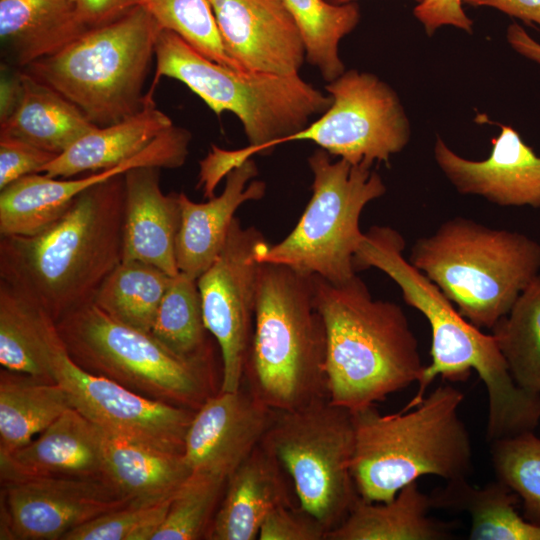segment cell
I'll use <instances>...</instances> for the list:
<instances>
[{
	"mask_svg": "<svg viewBox=\"0 0 540 540\" xmlns=\"http://www.w3.org/2000/svg\"><path fill=\"white\" fill-rule=\"evenodd\" d=\"M123 175L79 194L39 232L0 238V280L55 322L91 303L122 261Z\"/></svg>",
	"mask_w": 540,
	"mask_h": 540,
	"instance_id": "obj_1",
	"label": "cell"
},
{
	"mask_svg": "<svg viewBox=\"0 0 540 540\" xmlns=\"http://www.w3.org/2000/svg\"><path fill=\"white\" fill-rule=\"evenodd\" d=\"M312 281L331 403L356 412L418 382L425 365L401 306L374 299L357 274L342 284L316 275Z\"/></svg>",
	"mask_w": 540,
	"mask_h": 540,
	"instance_id": "obj_2",
	"label": "cell"
},
{
	"mask_svg": "<svg viewBox=\"0 0 540 540\" xmlns=\"http://www.w3.org/2000/svg\"><path fill=\"white\" fill-rule=\"evenodd\" d=\"M153 87L161 77L184 83L216 114L232 112L241 121L249 146L225 150L211 146L208 166L224 178L256 153L275 146L323 114L332 99L298 75L278 76L238 71L203 56L176 33L161 29L155 44Z\"/></svg>",
	"mask_w": 540,
	"mask_h": 540,
	"instance_id": "obj_3",
	"label": "cell"
},
{
	"mask_svg": "<svg viewBox=\"0 0 540 540\" xmlns=\"http://www.w3.org/2000/svg\"><path fill=\"white\" fill-rule=\"evenodd\" d=\"M464 394L438 386L410 410L381 414L375 405L351 412L355 430L352 474L359 496L387 502L424 475L467 480L473 451L459 409Z\"/></svg>",
	"mask_w": 540,
	"mask_h": 540,
	"instance_id": "obj_4",
	"label": "cell"
},
{
	"mask_svg": "<svg viewBox=\"0 0 540 540\" xmlns=\"http://www.w3.org/2000/svg\"><path fill=\"white\" fill-rule=\"evenodd\" d=\"M244 380L253 395L276 411L328 398L326 332L315 305L312 275L259 264Z\"/></svg>",
	"mask_w": 540,
	"mask_h": 540,
	"instance_id": "obj_5",
	"label": "cell"
},
{
	"mask_svg": "<svg viewBox=\"0 0 540 540\" xmlns=\"http://www.w3.org/2000/svg\"><path fill=\"white\" fill-rule=\"evenodd\" d=\"M408 260L464 318L491 330L540 273V244L520 232L457 216L418 238Z\"/></svg>",
	"mask_w": 540,
	"mask_h": 540,
	"instance_id": "obj_6",
	"label": "cell"
},
{
	"mask_svg": "<svg viewBox=\"0 0 540 540\" xmlns=\"http://www.w3.org/2000/svg\"><path fill=\"white\" fill-rule=\"evenodd\" d=\"M161 29L146 6H137L23 70L73 103L95 126L115 124L145 105L143 87Z\"/></svg>",
	"mask_w": 540,
	"mask_h": 540,
	"instance_id": "obj_7",
	"label": "cell"
},
{
	"mask_svg": "<svg viewBox=\"0 0 540 540\" xmlns=\"http://www.w3.org/2000/svg\"><path fill=\"white\" fill-rule=\"evenodd\" d=\"M56 326L79 367L139 395L196 411L217 393L213 359H184L151 332L116 321L92 302L66 314Z\"/></svg>",
	"mask_w": 540,
	"mask_h": 540,
	"instance_id": "obj_8",
	"label": "cell"
},
{
	"mask_svg": "<svg viewBox=\"0 0 540 540\" xmlns=\"http://www.w3.org/2000/svg\"><path fill=\"white\" fill-rule=\"evenodd\" d=\"M308 163L312 196L302 216L282 241L268 243L256 258L342 284L357 274L354 255L364 236L361 213L385 194L386 186L371 167L341 158L333 162L322 148L308 157Z\"/></svg>",
	"mask_w": 540,
	"mask_h": 540,
	"instance_id": "obj_9",
	"label": "cell"
},
{
	"mask_svg": "<svg viewBox=\"0 0 540 540\" xmlns=\"http://www.w3.org/2000/svg\"><path fill=\"white\" fill-rule=\"evenodd\" d=\"M261 443L283 466L299 506L328 532L347 517L360 498L352 474L355 430L349 410L326 398L276 411Z\"/></svg>",
	"mask_w": 540,
	"mask_h": 540,
	"instance_id": "obj_10",
	"label": "cell"
},
{
	"mask_svg": "<svg viewBox=\"0 0 540 540\" xmlns=\"http://www.w3.org/2000/svg\"><path fill=\"white\" fill-rule=\"evenodd\" d=\"M325 90L330 107L283 143L312 141L330 155L369 167L388 163L408 144L410 123L400 99L376 75L351 69L328 82Z\"/></svg>",
	"mask_w": 540,
	"mask_h": 540,
	"instance_id": "obj_11",
	"label": "cell"
},
{
	"mask_svg": "<svg viewBox=\"0 0 540 540\" xmlns=\"http://www.w3.org/2000/svg\"><path fill=\"white\" fill-rule=\"evenodd\" d=\"M267 244L261 231L244 228L235 217L220 255L197 279L204 323L221 352V391L238 390L244 380L255 321L256 256Z\"/></svg>",
	"mask_w": 540,
	"mask_h": 540,
	"instance_id": "obj_12",
	"label": "cell"
},
{
	"mask_svg": "<svg viewBox=\"0 0 540 540\" xmlns=\"http://www.w3.org/2000/svg\"><path fill=\"white\" fill-rule=\"evenodd\" d=\"M52 376L73 408L102 431L173 454H183L195 411L139 395L79 367L63 342L52 358Z\"/></svg>",
	"mask_w": 540,
	"mask_h": 540,
	"instance_id": "obj_13",
	"label": "cell"
},
{
	"mask_svg": "<svg viewBox=\"0 0 540 540\" xmlns=\"http://www.w3.org/2000/svg\"><path fill=\"white\" fill-rule=\"evenodd\" d=\"M1 539L62 540L73 529L133 501L106 478L4 483Z\"/></svg>",
	"mask_w": 540,
	"mask_h": 540,
	"instance_id": "obj_14",
	"label": "cell"
},
{
	"mask_svg": "<svg viewBox=\"0 0 540 540\" xmlns=\"http://www.w3.org/2000/svg\"><path fill=\"white\" fill-rule=\"evenodd\" d=\"M190 141V132L174 125L131 159L85 177L24 176L0 190V236L39 232L60 217L79 194L132 168H179L188 157Z\"/></svg>",
	"mask_w": 540,
	"mask_h": 540,
	"instance_id": "obj_15",
	"label": "cell"
},
{
	"mask_svg": "<svg viewBox=\"0 0 540 540\" xmlns=\"http://www.w3.org/2000/svg\"><path fill=\"white\" fill-rule=\"evenodd\" d=\"M227 55L241 71L298 75L306 59L284 0H209Z\"/></svg>",
	"mask_w": 540,
	"mask_h": 540,
	"instance_id": "obj_16",
	"label": "cell"
},
{
	"mask_svg": "<svg viewBox=\"0 0 540 540\" xmlns=\"http://www.w3.org/2000/svg\"><path fill=\"white\" fill-rule=\"evenodd\" d=\"M275 413L243 386L210 396L185 437L183 457L191 472L228 478L262 442Z\"/></svg>",
	"mask_w": 540,
	"mask_h": 540,
	"instance_id": "obj_17",
	"label": "cell"
},
{
	"mask_svg": "<svg viewBox=\"0 0 540 540\" xmlns=\"http://www.w3.org/2000/svg\"><path fill=\"white\" fill-rule=\"evenodd\" d=\"M492 139L480 161L461 157L437 136L434 158L444 176L464 195L480 196L501 207L540 208V157L511 126Z\"/></svg>",
	"mask_w": 540,
	"mask_h": 540,
	"instance_id": "obj_18",
	"label": "cell"
},
{
	"mask_svg": "<svg viewBox=\"0 0 540 540\" xmlns=\"http://www.w3.org/2000/svg\"><path fill=\"white\" fill-rule=\"evenodd\" d=\"M0 475L3 483L106 478L102 431L75 408H69L24 446L0 453Z\"/></svg>",
	"mask_w": 540,
	"mask_h": 540,
	"instance_id": "obj_19",
	"label": "cell"
},
{
	"mask_svg": "<svg viewBox=\"0 0 540 540\" xmlns=\"http://www.w3.org/2000/svg\"><path fill=\"white\" fill-rule=\"evenodd\" d=\"M160 168L139 166L124 173L122 260L179 273L176 242L181 224L179 193L164 194Z\"/></svg>",
	"mask_w": 540,
	"mask_h": 540,
	"instance_id": "obj_20",
	"label": "cell"
},
{
	"mask_svg": "<svg viewBox=\"0 0 540 540\" xmlns=\"http://www.w3.org/2000/svg\"><path fill=\"white\" fill-rule=\"evenodd\" d=\"M257 175V165L249 158L226 175L219 196L195 203L185 193H179L181 224L176 242L179 272L197 280L211 267L224 248L237 209L265 195V182L253 180Z\"/></svg>",
	"mask_w": 540,
	"mask_h": 540,
	"instance_id": "obj_21",
	"label": "cell"
},
{
	"mask_svg": "<svg viewBox=\"0 0 540 540\" xmlns=\"http://www.w3.org/2000/svg\"><path fill=\"white\" fill-rule=\"evenodd\" d=\"M288 478L279 460L260 443L227 478L206 539H256L269 512L292 504Z\"/></svg>",
	"mask_w": 540,
	"mask_h": 540,
	"instance_id": "obj_22",
	"label": "cell"
},
{
	"mask_svg": "<svg viewBox=\"0 0 540 540\" xmlns=\"http://www.w3.org/2000/svg\"><path fill=\"white\" fill-rule=\"evenodd\" d=\"M146 94L145 105L139 112L118 123L96 127L53 159L41 173L51 178H68L83 172H97L143 151L174 126L170 117L157 108L153 92Z\"/></svg>",
	"mask_w": 540,
	"mask_h": 540,
	"instance_id": "obj_23",
	"label": "cell"
},
{
	"mask_svg": "<svg viewBox=\"0 0 540 540\" xmlns=\"http://www.w3.org/2000/svg\"><path fill=\"white\" fill-rule=\"evenodd\" d=\"M434 508L431 494L417 481L403 487L387 502L361 497L347 517L327 534L326 540H445L452 536L449 523L429 516Z\"/></svg>",
	"mask_w": 540,
	"mask_h": 540,
	"instance_id": "obj_24",
	"label": "cell"
},
{
	"mask_svg": "<svg viewBox=\"0 0 540 540\" xmlns=\"http://www.w3.org/2000/svg\"><path fill=\"white\" fill-rule=\"evenodd\" d=\"M87 29L74 0H0V38L22 68L55 53Z\"/></svg>",
	"mask_w": 540,
	"mask_h": 540,
	"instance_id": "obj_25",
	"label": "cell"
},
{
	"mask_svg": "<svg viewBox=\"0 0 540 540\" xmlns=\"http://www.w3.org/2000/svg\"><path fill=\"white\" fill-rule=\"evenodd\" d=\"M102 436L106 478L135 503L157 504L172 499L191 473L183 454L104 431Z\"/></svg>",
	"mask_w": 540,
	"mask_h": 540,
	"instance_id": "obj_26",
	"label": "cell"
},
{
	"mask_svg": "<svg viewBox=\"0 0 540 540\" xmlns=\"http://www.w3.org/2000/svg\"><path fill=\"white\" fill-rule=\"evenodd\" d=\"M62 340L56 322L0 280V363L3 368L54 381L52 358Z\"/></svg>",
	"mask_w": 540,
	"mask_h": 540,
	"instance_id": "obj_27",
	"label": "cell"
},
{
	"mask_svg": "<svg viewBox=\"0 0 540 540\" xmlns=\"http://www.w3.org/2000/svg\"><path fill=\"white\" fill-rule=\"evenodd\" d=\"M21 76L22 101L0 124V137L20 140L58 156L97 127L58 92L24 70Z\"/></svg>",
	"mask_w": 540,
	"mask_h": 540,
	"instance_id": "obj_28",
	"label": "cell"
},
{
	"mask_svg": "<svg viewBox=\"0 0 540 540\" xmlns=\"http://www.w3.org/2000/svg\"><path fill=\"white\" fill-rule=\"evenodd\" d=\"M72 407L67 392L57 382L3 368L0 453L24 446Z\"/></svg>",
	"mask_w": 540,
	"mask_h": 540,
	"instance_id": "obj_29",
	"label": "cell"
},
{
	"mask_svg": "<svg viewBox=\"0 0 540 540\" xmlns=\"http://www.w3.org/2000/svg\"><path fill=\"white\" fill-rule=\"evenodd\" d=\"M431 496L434 508L469 515L471 540H540V525L520 516L516 511L519 497L499 480L483 487L467 480L447 482Z\"/></svg>",
	"mask_w": 540,
	"mask_h": 540,
	"instance_id": "obj_30",
	"label": "cell"
},
{
	"mask_svg": "<svg viewBox=\"0 0 540 540\" xmlns=\"http://www.w3.org/2000/svg\"><path fill=\"white\" fill-rule=\"evenodd\" d=\"M141 261H121L103 280L92 303L116 321L150 332L171 278Z\"/></svg>",
	"mask_w": 540,
	"mask_h": 540,
	"instance_id": "obj_31",
	"label": "cell"
},
{
	"mask_svg": "<svg viewBox=\"0 0 540 540\" xmlns=\"http://www.w3.org/2000/svg\"><path fill=\"white\" fill-rule=\"evenodd\" d=\"M301 33L306 60L331 82L345 72L339 43L361 19L356 2L334 5L326 0H284Z\"/></svg>",
	"mask_w": 540,
	"mask_h": 540,
	"instance_id": "obj_32",
	"label": "cell"
},
{
	"mask_svg": "<svg viewBox=\"0 0 540 540\" xmlns=\"http://www.w3.org/2000/svg\"><path fill=\"white\" fill-rule=\"evenodd\" d=\"M491 331L517 385L540 394V273Z\"/></svg>",
	"mask_w": 540,
	"mask_h": 540,
	"instance_id": "obj_33",
	"label": "cell"
},
{
	"mask_svg": "<svg viewBox=\"0 0 540 540\" xmlns=\"http://www.w3.org/2000/svg\"><path fill=\"white\" fill-rule=\"evenodd\" d=\"M150 332L184 359H213L196 279L183 272L171 278Z\"/></svg>",
	"mask_w": 540,
	"mask_h": 540,
	"instance_id": "obj_34",
	"label": "cell"
},
{
	"mask_svg": "<svg viewBox=\"0 0 540 540\" xmlns=\"http://www.w3.org/2000/svg\"><path fill=\"white\" fill-rule=\"evenodd\" d=\"M226 482L223 476L192 471L173 495L152 540L206 539Z\"/></svg>",
	"mask_w": 540,
	"mask_h": 540,
	"instance_id": "obj_35",
	"label": "cell"
},
{
	"mask_svg": "<svg viewBox=\"0 0 540 540\" xmlns=\"http://www.w3.org/2000/svg\"><path fill=\"white\" fill-rule=\"evenodd\" d=\"M490 444L497 480L522 500L524 518L540 525V438L529 431Z\"/></svg>",
	"mask_w": 540,
	"mask_h": 540,
	"instance_id": "obj_36",
	"label": "cell"
},
{
	"mask_svg": "<svg viewBox=\"0 0 540 540\" xmlns=\"http://www.w3.org/2000/svg\"><path fill=\"white\" fill-rule=\"evenodd\" d=\"M146 7L162 29L176 33L208 59L241 71L224 49L209 0H148Z\"/></svg>",
	"mask_w": 540,
	"mask_h": 540,
	"instance_id": "obj_37",
	"label": "cell"
},
{
	"mask_svg": "<svg viewBox=\"0 0 540 540\" xmlns=\"http://www.w3.org/2000/svg\"><path fill=\"white\" fill-rule=\"evenodd\" d=\"M170 501L132 502L82 524L62 540H152L165 519Z\"/></svg>",
	"mask_w": 540,
	"mask_h": 540,
	"instance_id": "obj_38",
	"label": "cell"
},
{
	"mask_svg": "<svg viewBox=\"0 0 540 540\" xmlns=\"http://www.w3.org/2000/svg\"><path fill=\"white\" fill-rule=\"evenodd\" d=\"M328 530L310 513L293 504L274 508L264 519L260 540H326Z\"/></svg>",
	"mask_w": 540,
	"mask_h": 540,
	"instance_id": "obj_39",
	"label": "cell"
},
{
	"mask_svg": "<svg viewBox=\"0 0 540 540\" xmlns=\"http://www.w3.org/2000/svg\"><path fill=\"white\" fill-rule=\"evenodd\" d=\"M56 157L26 142L0 137V190L24 176L41 173Z\"/></svg>",
	"mask_w": 540,
	"mask_h": 540,
	"instance_id": "obj_40",
	"label": "cell"
},
{
	"mask_svg": "<svg viewBox=\"0 0 540 540\" xmlns=\"http://www.w3.org/2000/svg\"><path fill=\"white\" fill-rule=\"evenodd\" d=\"M461 0H423L413 10L428 36L442 26L450 25L468 34L473 33V21L466 15Z\"/></svg>",
	"mask_w": 540,
	"mask_h": 540,
	"instance_id": "obj_41",
	"label": "cell"
},
{
	"mask_svg": "<svg viewBox=\"0 0 540 540\" xmlns=\"http://www.w3.org/2000/svg\"><path fill=\"white\" fill-rule=\"evenodd\" d=\"M80 21L93 28L111 22L148 0H74Z\"/></svg>",
	"mask_w": 540,
	"mask_h": 540,
	"instance_id": "obj_42",
	"label": "cell"
},
{
	"mask_svg": "<svg viewBox=\"0 0 540 540\" xmlns=\"http://www.w3.org/2000/svg\"><path fill=\"white\" fill-rule=\"evenodd\" d=\"M473 7H492L526 24L540 27V0H461Z\"/></svg>",
	"mask_w": 540,
	"mask_h": 540,
	"instance_id": "obj_43",
	"label": "cell"
},
{
	"mask_svg": "<svg viewBox=\"0 0 540 540\" xmlns=\"http://www.w3.org/2000/svg\"><path fill=\"white\" fill-rule=\"evenodd\" d=\"M21 71L8 73L2 68L0 80V124L6 122L19 107L23 97Z\"/></svg>",
	"mask_w": 540,
	"mask_h": 540,
	"instance_id": "obj_44",
	"label": "cell"
},
{
	"mask_svg": "<svg viewBox=\"0 0 540 540\" xmlns=\"http://www.w3.org/2000/svg\"><path fill=\"white\" fill-rule=\"evenodd\" d=\"M506 37L517 53L540 64V44L531 38L520 25L510 24Z\"/></svg>",
	"mask_w": 540,
	"mask_h": 540,
	"instance_id": "obj_45",
	"label": "cell"
},
{
	"mask_svg": "<svg viewBox=\"0 0 540 540\" xmlns=\"http://www.w3.org/2000/svg\"><path fill=\"white\" fill-rule=\"evenodd\" d=\"M327 2L331 3V4H334V5H343V4H348V3H352V2H356L357 0H326ZM415 1L417 4L421 3L423 0H413Z\"/></svg>",
	"mask_w": 540,
	"mask_h": 540,
	"instance_id": "obj_46",
	"label": "cell"
}]
</instances>
